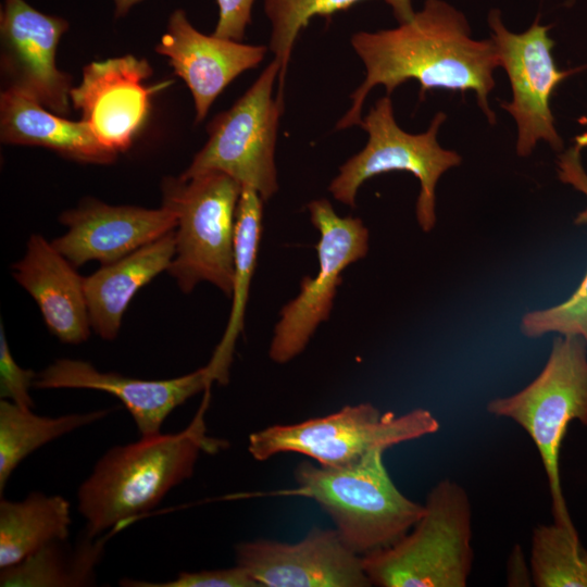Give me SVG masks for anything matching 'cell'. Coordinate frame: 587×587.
I'll list each match as a JSON object with an SVG mask.
<instances>
[{
    "label": "cell",
    "instance_id": "5bb4252c",
    "mask_svg": "<svg viewBox=\"0 0 587 587\" xmlns=\"http://www.w3.org/2000/svg\"><path fill=\"white\" fill-rule=\"evenodd\" d=\"M152 74L147 60L127 54L93 61L71 89V104L97 138L116 153L127 150L143 127L151 97L167 84L148 87Z\"/></svg>",
    "mask_w": 587,
    "mask_h": 587
},
{
    "label": "cell",
    "instance_id": "83f0119b",
    "mask_svg": "<svg viewBox=\"0 0 587 587\" xmlns=\"http://www.w3.org/2000/svg\"><path fill=\"white\" fill-rule=\"evenodd\" d=\"M124 587H260L241 566L229 569L182 572L166 582H146L130 578L120 580Z\"/></svg>",
    "mask_w": 587,
    "mask_h": 587
},
{
    "label": "cell",
    "instance_id": "1f68e13d",
    "mask_svg": "<svg viewBox=\"0 0 587 587\" xmlns=\"http://www.w3.org/2000/svg\"><path fill=\"white\" fill-rule=\"evenodd\" d=\"M142 0H113L114 14L116 17L126 15L133 7L138 4Z\"/></svg>",
    "mask_w": 587,
    "mask_h": 587
},
{
    "label": "cell",
    "instance_id": "52a82bcc",
    "mask_svg": "<svg viewBox=\"0 0 587 587\" xmlns=\"http://www.w3.org/2000/svg\"><path fill=\"white\" fill-rule=\"evenodd\" d=\"M439 427L426 409L396 415L365 402L297 424L265 427L249 436L248 450L258 461L294 452L317 461L319 465L337 467L353 463L374 449L387 450L435 434Z\"/></svg>",
    "mask_w": 587,
    "mask_h": 587
},
{
    "label": "cell",
    "instance_id": "ba28073f",
    "mask_svg": "<svg viewBox=\"0 0 587 587\" xmlns=\"http://www.w3.org/2000/svg\"><path fill=\"white\" fill-rule=\"evenodd\" d=\"M446 118L444 112H438L426 132L410 134L397 124L390 97L378 99L360 125L369 134L365 147L339 167L329 192L339 202L355 208L357 192L369 178L392 171L410 172L421 185L415 204L417 223L424 232L432 230L436 224L437 183L462 161L458 152L438 143L437 134Z\"/></svg>",
    "mask_w": 587,
    "mask_h": 587
},
{
    "label": "cell",
    "instance_id": "5b68a950",
    "mask_svg": "<svg viewBox=\"0 0 587 587\" xmlns=\"http://www.w3.org/2000/svg\"><path fill=\"white\" fill-rule=\"evenodd\" d=\"M488 413L520 425L530 437L547 476L553 522L575 528L560 476V449L569 424L587 426V342L573 335L554 338L540 373L517 392L491 399Z\"/></svg>",
    "mask_w": 587,
    "mask_h": 587
},
{
    "label": "cell",
    "instance_id": "3957f363",
    "mask_svg": "<svg viewBox=\"0 0 587 587\" xmlns=\"http://www.w3.org/2000/svg\"><path fill=\"white\" fill-rule=\"evenodd\" d=\"M374 449L337 467L301 462L295 471L296 494L316 501L332 517L346 545L359 554L388 547L422 517L424 504L405 497Z\"/></svg>",
    "mask_w": 587,
    "mask_h": 587
},
{
    "label": "cell",
    "instance_id": "f1b7e54d",
    "mask_svg": "<svg viewBox=\"0 0 587 587\" xmlns=\"http://www.w3.org/2000/svg\"><path fill=\"white\" fill-rule=\"evenodd\" d=\"M36 374L33 370L21 367L11 354L3 324L0 325V397L22 408L33 409L29 394Z\"/></svg>",
    "mask_w": 587,
    "mask_h": 587
},
{
    "label": "cell",
    "instance_id": "7a4b0ae2",
    "mask_svg": "<svg viewBox=\"0 0 587 587\" xmlns=\"http://www.w3.org/2000/svg\"><path fill=\"white\" fill-rule=\"evenodd\" d=\"M204 409L179 433L114 446L97 461L77 492L85 534L97 538L153 509L192 475L202 451L214 453L226 446L208 436Z\"/></svg>",
    "mask_w": 587,
    "mask_h": 587
},
{
    "label": "cell",
    "instance_id": "2e32d148",
    "mask_svg": "<svg viewBox=\"0 0 587 587\" xmlns=\"http://www.w3.org/2000/svg\"><path fill=\"white\" fill-rule=\"evenodd\" d=\"M67 227L51 242L76 268L86 262L113 263L175 229L176 215L165 208L111 205L85 199L60 215Z\"/></svg>",
    "mask_w": 587,
    "mask_h": 587
},
{
    "label": "cell",
    "instance_id": "cb8c5ba5",
    "mask_svg": "<svg viewBox=\"0 0 587 587\" xmlns=\"http://www.w3.org/2000/svg\"><path fill=\"white\" fill-rule=\"evenodd\" d=\"M102 409L61 416H42L9 400L0 401V492L17 465L42 446L86 425L104 419Z\"/></svg>",
    "mask_w": 587,
    "mask_h": 587
},
{
    "label": "cell",
    "instance_id": "ffe728a7",
    "mask_svg": "<svg viewBox=\"0 0 587 587\" xmlns=\"http://www.w3.org/2000/svg\"><path fill=\"white\" fill-rule=\"evenodd\" d=\"M0 137L4 143L45 147L80 162L107 164L117 155L83 120L58 115L15 88L0 96Z\"/></svg>",
    "mask_w": 587,
    "mask_h": 587
},
{
    "label": "cell",
    "instance_id": "4dcf8cb0",
    "mask_svg": "<svg viewBox=\"0 0 587 587\" xmlns=\"http://www.w3.org/2000/svg\"><path fill=\"white\" fill-rule=\"evenodd\" d=\"M507 582L509 586L533 585L530 566L528 567L522 547L515 546L508 560Z\"/></svg>",
    "mask_w": 587,
    "mask_h": 587
},
{
    "label": "cell",
    "instance_id": "4316f807",
    "mask_svg": "<svg viewBox=\"0 0 587 587\" xmlns=\"http://www.w3.org/2000/svg\"><path fill=\"white\" fill-rule=\"evenodd\" d=\"M529 566L537 587H587V550L576 528L554 522L536 526Z\"/></svg>",
    "mask_w": 587,
    "mask_h": 587
},
{
    "label": "cell",
    "instance_id": "484cf974",
    "mask_svg": "<svg viewBox=\"0 0 587 587\" xmlns=\"http://www.w3.org/2000/svg\"><path fill=\"white\" fill-rule=\"evenodd\" d=\"M579 151L575 146L560 157L558 174L563 183L587 196V174L582 165ZM578 221H587V209L579 214ZM520 329L527 338L557 333L579 336L587 342V272L577 289L565 301L524 314Z\"/></svg>",
    "mask_w": 587,
    "mask_h": 587
},
{
    "label": "cell",
    "instance_id": "603a6c76",
    "mask_svg": "<svg viewBox=\"0 0 587 587\" xmlns=\"http://www.w3.org/2000/svg\"><path fill=\"white\" fill-rule=\"evenodd\" d=\"M104 538L84 533L74 546L53 541L23 561L0 571L1 587H86L96 585Z\"/></svg>",
    "mask_w": 587,
    "mask_h": 587
},
{
    "label": "cell",
    "instance_id": "277c9868",
    "mask_svg": "<svg viewBox=\"0 0 587 587\" xmlns=\"http://www.w3.org/2000/svg\"><path fill=\"white\" fill-rule=\"evenodd\" d=\"M471 541L470 497L445 478L428 492L415 525L392 545L363 554V567L379 587H464L474 559Z\"/></svg>",
    "mask_w": 587,
    "mask_h": 587
},
{
    "label": "cell",
    "instance_id": "ac0fdd59",
    "mask_svg": "<svg viewBox=\"0 0 587 587\" xmlns=\"http://www.w3.org/2000/svg\"><path fill=\"white\" fill-rule=\"evenodd\" d=\"M12 275L36 301L59 340L72 345L87 340L91 326L84 277L51 241L33 234L24 257L12 265Z\"/></svg>",
    "mask_w": 587,
    "mask_h": 587
},
{
    "label": "cell",
    "instance_id": "4fadbf2b",
    "mask_svg": "<svg viewBox=\"0 0 587 587\" xmlns=\"http://www.w3.org/2000/svg\"><path fill=\"white\" fill-rule=\"evenodd\" d=\"M236 564L260 587H367L362 557L336 529L313 528L296 542L268 539L236 546Z\"/></svg>",
    "mask_w": 587,
    "mask_h": 587
},
{
    "label": "cell",
    "instance_id": "44dd1931",
    "mask_svg": "<svg viewBox=\"0 0 587 587\" xmlns=\"http://www.w3.org/2000/svg\"><path fill=\"white\" fill-rule=\"evenodd\" d=\"M71 504L60 495L33 491L21 501H0V569L14 565L40 548L67 540Z\"/></svg>",
    "mask_w": 587,
    "mask_h": 587
},
{
    "label": "cell",
    "instance_id": "8fae6325",
    "mask_svg": "<svg viewBox=\"0 0 587 587\" xmlns=\"http://www.w3.org/2000/svg\"><path fill=\"white\" fill-rule=\"evenodd\" d=\"M487 21L512 89L511 101H502L500 107L516 123L517 155H529L540 140L561 151L563 141L555 128L550 98L566 73L558 70L552 58L550 26L540 25L538 17L524 33H511L497 9L488 13Z\"/></svg>",
    "mask_w": 587,
    "mask_h": 587
},
{
    "label": "cell",
    "instance_id": "d4e9b609",
    "mask_svg": "<svg viewBox=\"0 0 587 587\" xmlns=\"http://www.w3.org/2000/svg\"><path fill=\"white\" fill-rule=\"evenodd\" d=\"M361 0H264V13L271 23L268 49L280 64L277 98L283 100L285 77L291 52L299 34L314 16H329ZM390 5L397 21H410L415 11L411 0H384Z\"/></svg>",
    "mask_w": 587,
    "mask_h": 587
},
{
    "label": "cell",
    "instance_id": "8992f818",
    "mask_svg": "<svg viewBox=\"0 0 587 587\" xmlns=\"http://www.w3.org/2000/svg\"><path fill=\"white\" fill-rule=\"evenodd\" d=\"M241 188L221 172L162 180V205L176 215L175 253L167 272L184 294L208 282L232 296Z\"/></svg>",
    "mask_w": 587,
    "mask_h": 587
},
{
    "label": "cell",
    "instance_id": "7c38bea8",
    "mask_svg": "<svg viewBox=\"0 0 587 587\" xmlns=\"http://www.w3.org/2000/svg\"><path fill=\"white\" fill-rule=\"evenodd\" d=\"M68 22L25 0H3L0 11L1 68L9 86L64 116L71 109V76L57 66L59 41Z\"/></svg>",
    "mask_w": 587,
    "mask_h": 587
},
{
    "label": "cell",
    "instance_id": "d6a6232c",
    "mask_svg": "<svg viewBox=\"0 0 587 587\" xmlns=\"http://www.w3.org/2000/svg\"><path fill=\"white\" fill-rule=\"evenodd\" d=\"M578 122L583 125H587V115L586 116H580L578 118ZM575 141H576V147H578L579 149L584 148V147H587V132L578 135L576 138H575Z\"/></svg>",
    "mask_w": 587,
    "mask_h": 587
},
{
    "label": "cell",
    "instance_id": "7402d4cb",
    "mask_svg": "<svg viewBox=\"0 0 587 587\" xmlns=\"http://www.w3.org/2000/svg\"><path fill=\"white\" fill-rule=\"evenodd\" d=\"M263 202L252 188H241L235 226L233 304L222 340L207 364L212 379L218 384L228 382L235 342L243 327V314L262 232Z\"/></svg>",
    "mask_w": 587,
    "mask_h": 587
},
{
    "label": "cell",
    "instance_id": "30bf717a",
    "mask_svg": "<svg viewBox=\"0 0 587 587\" xmlns=\"http://www.w3.org/2000/svg\"><path fill=\"white\" fill-rule=\"evenodd\" d=\"M310 220L320 234L316 245L319 272L304 276L298 295L279 311L268 357L283 364L299 355L321 323L328 320L341 273L369 251V230L362 220L339 216L326 199L308 205Z\"/></svg>",
    "mask_w": 587,
    "mask_h": 587
},
{
    "label": "cell",
    "instance_id": "d6986e66",
    "mask_svg": "<svg viewBox=\"0 0 587 587\" xmlns=\"http://www.w3.org/2000/svg\"><path fill=\"white\" fill-rule=\"evenodd\" d=\"M174 253L173 229L84 277L91 329L104 340L115 339L123 314L135 294L161 272L167 271Z\"/></svg>",
    "mask_w": 587,
    "mask_h": 587
},
{
    "label": "cell",
    "instance_id": "9c48e42d",
    "mask_svg": "<svg viewBox=\"0 0 587 587\" xmlns=\"http://www.w3.org/2000/svg\"><path fill=\"white\" fill-rule=\"evenodd\" d=\"M279 73L280 64L273 59L251 87L210 122L208 141L183 179L221 172L255 190L263 201L277 192L275 148L284 101L273 97V89Z\"/></svg>",
    "mask_w": 587,
    "mask_h": 587
},
{
    "label": "cell",
    "instance_id": "6da1fadb",
    "mask_svg": "<svg viewBox=\"0 0 587 587\" xmlns=\"http://www.w3.org/2000/svg\"><path fill=\"white\" fill-rule=\"evenodd\" d=\"M351 46L365 65L366 75L350 95L351 107L336 129L360 126L369 92L383 85L387 96L409 79L420 83V99L430 89L475 92L488 122L496 123L488 96L500 66L492 39L472 37L464 14L444 0H426L414 16L398 27L358 32Z\"/></svg>",
    "mask_w": 587,
    "mask_h": 587
},
{
    "label": "cell",
    "instance_id": "e0dca14e",
    "mask_svg": "<svg viewBox=\"0 0 587 587\" xmlns=\"http://www.w3.org/2000/svg\"><path fill=\"white\" fill-rule=\"evenodd\" d=\"M267 47L200 33L182 9L174 10L155 51L167 58L174 73L188 86L196 122L208 114L217 96L238 75L257 67Z\"/></svg>",
    "mask_w": 587,
    "mask_h": 587
},
{
    "label": "cell",
    "instance_id": "9a60e30c",
    "mask_svg": "<svg viewBox=\"0 0 587 587\" xmlns=\"http://www.w3.org/2000/svg\"><path fill=\"white\" fill-rule=\"evenodd\" d=\"M214 383L205 366L171 379H139L101 372L91 363L57 359L36 374L37 389H92L116 397L130 413L141 437L161 433L166 417L192 396L208 391Z\"/></svg>",
    "mask_w": 587,
    "mask_h": 587
},
{
    "label": "cell",
    "instance_id": "f546056e",
    "mask_svg": "<svg viewBox=\"0 0 587 587\" xmlns=\"http://www.w3.org/2000/svg\"><path fill=\"white\" fill-rule=\"evenodd\" d=\"M218 20L212 35L241 41L251 22L254 0H216Z\"/></svg>",
    "mask_w": 587,
    "mask_h": 587
}]
</instances>
